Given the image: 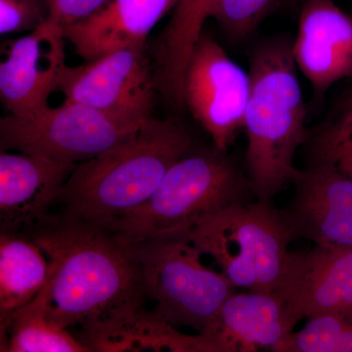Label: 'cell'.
<instances>
[{
  "label": "cell",
  "instance_id": "16",
  "mask_svg": "<svg viewBox=\"0 0 352 352\" xmlns=\"http://www.w3.org/2000/svg\"><path fill=\"white\" fill-rule=\"evenodd\" d=\"M179 0H108L91 17L64 30L85 61L129 47L144 48L155 25Z\"/></svg>",
  "mask_w": 352,
  "mask_h": 352
},
{
  "label": "cell",
  "instance_id": "3",
  "mask_svg": "<svg viewBox=\"0 0 352 352\" xmlns=\"http://www.w3.org/2000/svg\"><path fill=\"white\" fill-rule=\"evenodd\" d=\"M249 76L247 176L254 198L272 201L298 173L294 159L309 132L292 41L276 36L259 43L250 57Z\"/></svg>",
  "mask_w": 352,
  "mask_h": 352
},
{
  "label": "cell",
  "instance_id": "20",
  "mask_svg": "<svg viewBox=\"0 0 352 352\" xmlns=\"http://www.w3.org/2000/svg\"><path fill=\"white\" fill-rule=\"evenodd\" d=\"M307 320L275 352H352V312L318 315Z\"/></svg>",
  "mask_w": 352,
  "mask_h": 352
},
{
  "label": "cell",
  "instance_id": "7",
  "mask_svg": "<svg viewBox=\"0 0 352 352\" xmlns=\"http://www.w3.org/2000/svg\"><path fill=\"white\" fill-rule=\"evenodd\" d=\"M143 124L64 101L25 117L0 116V150L76 166L119 144Z\"/></svg>",
  "mask_w": 352,
  "mask_h": 352
},
{
  "label": "cell",
  "instance_id": "19",
  "mask_svg": "<svg viewBox=\"0 0 352 352\" xmlns=\"http://www.w3.org/2000/svg\"><path fill=\"white\" fill-rule=\"evenodd\" d=\"M8 315V352H89L68 329L51 320L46 312V288Z\"/></svg>",
  "mask_w": 352,
  "mask_h": 352
},
{
  "label": "cell",
  "instance_id": "27",
  "mask_svg": "<svg viewBox=\"0 0 352 352\" xmlns=\"http://www.w3.org/2000/svg\"><path fill=\"white\" fill-rule=\"evenodd\" d=\"M296 1L300 2V3H302V2L303 1V0H296Z\"/></svg>",
  "mask_w": 352,
  "mask_h": 352
},
{
  "label": "cell",
  "instance_id": "12",
  "mask_svg": "<svg viewBox=\"0 0 352 352\" xmlns=\"http://www.w3.org/2000/svg\"><path fill=\"white\" fill-rule=\"evenodd\" d=\"M302 320L281 292L233 293L200 335L208 352L275 351Z\"/></svg>",
  "mask_w": 352,
  "mask_h": 352
},
{
  "label": "cell",
  "instance_id": "6",
  "mask_svg": "<svg viewBox=\"0 0 352 352\" xmlns=\"http://www.w3.org/2000/svg\"><path fill=\"white\" fill-rule=\"evenodd\" d=\"M138 261L153 314L176 329L203 333L235 287L201 263V252L180 235L127 245Z\"/></svg>",
  "mask_w": 352,
  "mask_h": 352
},
{
  "label": "cell",
  "instance_id": "9",
  "mask_svg": "<svg viewBox=\"0 0 352 352\" xmlns=\"http://www.w3.org/2000/svg\"><path fill=\"white\" fill-rule=\"evenodd\" d=\"M57 90L65 102L141 126L152 118L156 85L145 47H129L67 66Z\"/></svg>",
  "mask_w": 352,
  "mask_h": 352
},
{
  "label": "cell",
  "instance_id": "21",
  "mask_svg": "<svg viewBox=\"0 0 352 352\" xmlns=\"http://www.w3.org/2000/svg\"><path fill=\"white\" fill-rule=\"evenodd\" d=\"M305 143L309 163L332 166L352 179V113L340 108L337 118L308 132Z\"/></svg>",
  "mask_w": 352,
  "mask_h": 352
},
{
  "label": "cell",
  "instance_id": "24",
  "mask_svg": "<svg viewBox=\"0 0 352 352\" xmlns=\"http://www.w3.org/2000/svg\"><path fill=\"white\" fill-rule=\"evenodd\" d=\"M108 0H46L50 24L64 30L91 17Z\"/></svg>",
  "mask_w": 352,
  "mask_h": 352
},
{
  "label": "cell",
  "instance_id": "5",
  "mask_svg": "<svg viewBox=\"0 0 352 352\" xmlns=\"http://www.w3.org/2000/svg\"><path fill=\"white\" fill-rule=\"evenodd\" d=\"M179 235L212 256L235 288L254 292L279 289L294 240L281 210L261 200L227 206Z\"/></svg>",
  "mask_w": 352,
  "mask_h": 352
},
{
  "label": "cell",
  "instance_id": "15",
  "mask_svg": "<svg viewBox=\"0 0 352 352\" xmlns=\"http://www.w3.org/2000/svg\"><path fill=\"white\" fill-rule=\"evenodd\" d=\"M74 166L0 150V230H30L47 217Z\"/></svg>",
  "mask_w": 352,
  "mask_h": 352
},
{
  "label": "cell",
  "instance_id": "14",
  "mask_svg": "<svg viewBox=\"0 0 352 352\" xmlns=\"http://www.w3.org/2000/svg\"><path fill=\"white\" fill-rule=\"evenodd\" d=\"M278 291L302 319L352 312V247L289 252Z\"/></svg>",
  "mask_w": 352,
  "mask_h": 352
},
{
  "label": "cell",
  "instance_id": "8",
  "mask_svg": "<svg viewBox=\"0 0 352 352\" xmlns=\"http://www.w3.org/2000/svg\"><path fill=\"white\" fill-rule=\"evenodd\" d=\"M250 91L249 73L230 59L212 34L203 32L183 76V106L222 151L244 129Z\"/></svg>",
  "mask_w": 352,
  "mask_h": 352
},
{
  "label": "cell",
  "instance_id": "18",
  "mask_svg": "<svg viewBox=\"0 0 352 352\" xmlns=\"http://www.w3.org/2000/svg\"><path fill=\"white\" fill-rule=\"evenodd\" d=\"M48 268L45 254L29 235L0 230V315L31 300L45 283Z\"/></svg>",
  "mask_w": 352,
  "mask_h": 352
},
{
  "label": "cell",
  "instance_id": "4",
  "mask_svg": "<svg viewBox=\"0 0 352 352\" xmlns=\"http://www.w3.org/2000/svg\"><path fill=\"white\" fill-rule=\"evenodd\" d=\"M254 196L247 175L214 144L194 148L171 166L156 191L107 228L126 245L179 235L217 210Z\"/></svg>",
  "mask_w": 352,
  "mask_h": 352
},
{
  "label": "cell",
  "instance_id": "22",
  "mask_svg": "<svg viewBox=\"0 0 352 352\" xmlns=\"http://www.w3.org/2000/svg\"><path fill=\"white\" fill-rule=\"evenodd\" d=\"M277 0H217L212 18L227 38L244 41L256 31Z\"/></svg>",
  "mask_w": 352,
  "mask_h": 352
},
{
  "label": "cell",
  "instance_id": "17",
  "mask_svg": "<svg viewBox=\"0 0 352 352\" xmlns=\"http://www.w3.org/2000/svg\"><path fill=\"white\" fill-rule=\"evenodd\" d=\"M217 0H179L156 48V89L173 105L182 107V85L190 54Z\"/></svg>",
  "mask_w": 352,
  "mask_h": 352
},
{
  "label": "cell",
  "instance_id": "2",
  "mask_svg": "<svg viewBox=\"0 0 352 352\" xmlns=\"http://www.w3.org/2000/svg\"><path fill=\"white\" fill-rule=\"evenodd\" d=\"M179 120L150 118L98 156L76 164L58 192L60 217L107 229L142 206L171 166L195 148Z\"/></svg>",
  "mask_w": 352,
  "mask_h": 352
},
{
  "label": "cell",
  "instance_id": "26",
  "mask_svg": "<svg viewBox=\"0 0 352 352\" xmlns=\"http://www.w3.org/2000/svg\"><path fill=\"white\" fill-rule=\"evenodd\" d=\"M340 108L352 113V89L346 94V96L344 97V101H342V105H340Z\"/></svg>",
  "mask_w": 352,
  "mask_h": 352
},
{
  "label": "cell",
  "instance_id": "11",
  "mask_svg": "<svg viewBox=\"0 0 352 352\" xmlns=\"http://www.w3.org/2000/svg\"><path fill=\"white\" fill-rule=\"evenodd\" d=\"M292 184V200L281 208L293 239L328 248L352 247V179L326 164L308 163Z\"/></svg>",
  "mask_w": 352,
  "mask_h": 352
},
{
  "label": "cell",
  "instance_id": "13",
  "mask_svg": "<svg viewBox=\"0 0 352 352\" xmlns=\"http://www.w3.org/2000/svg\"><path fill=\"white\" fill-rule=\"evenodd\" d=\"M296 68L321 99L329 88L352 78V17L333 0H303L292 41Z\"/></svg>",
  "mask_w": 352,
  "mask_h": 352
},
{
  "label": "cell",
  "instance_id": "25",
  "mask_svg": "<svg viewBox=\"0 0 352 352\" xmlns=\"http://www.w3.org/2000/svg\"><path fill=\"white\" fill-rule=\"evenodd\" d=\"M9 319L8 315H0V352L8 351Z\"/></svg>",
  "mask_w": 352,
  "mask_h": 352
},
{
  "label": "cell",
  "instance_id": "1",
  "mask_svg": "<svg viewBox=\"0 0 352 352\" xmlns=\"http://www.w3.org/2000/svg\"><path fill=\"white\" fill-rule=\"evenodd\" d=\"M29 231L50 263L48 316L68 330L80 328L78 339L90 351L145 309L138 261L111 231L50 214Z\"/></svg>",
  "mask_w": 352,
  "mask_h": 352
},
{
  "label": "cell",
  "instance_id": "10",
  "mask_svg": "<svg viewBox=\"0 0 352 352\" xmlns=\"http://www.w3.org/2000/svg\"><path fill=\"white\" fill-rule=\"evenodd\" d=\"M63 30L47 21L21 38L0 43V104L25 117L50 106L66 64Z\"/></svg>",
  "mask_w": 352,
  "mask_h": 352
},
{
  "label": "cell",
  "instance_id": "23",
  "mask_svg": "<svg viewBox=\"0 0 352 352\" xmlns=\"http://www.w3.org/2000/svg\"><path fill=\"white\" fill-rule=\"evenodd\" d=\"M46 17V0H0V36L31 32Z\"/></svg>",
  "mask_w": 352,
  "mask_h": 352
}]
</instances>
